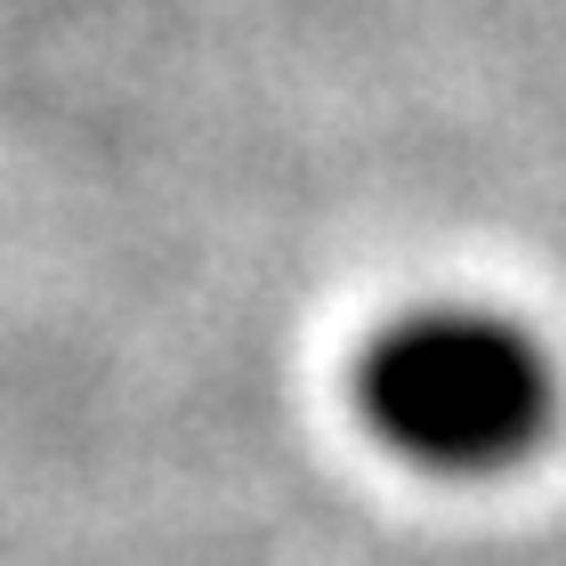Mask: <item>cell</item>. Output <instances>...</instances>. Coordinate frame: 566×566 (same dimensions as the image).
<instances>
[{"label": "cell", "mask_w": 566, "mask_h": 566, "mask_svg": "<svg viewBox=\"0 0 566 566\" xmlns=\"http://www.w3.org/2000/svg\"><path fill=\"white\" fill-rule=\"evenodd\" d=\"M356 405L380 446L437 478H494L551 437L558 373L534 332L485 307H421L356 365Z\"/></svg>", "instance_id": "6da1fadb"}]
</instances>
